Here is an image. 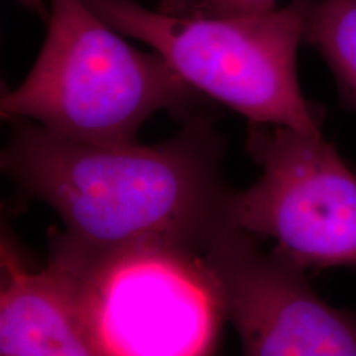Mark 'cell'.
<instances>
[{"label":"cell","instance_id":"cell-1","mask_svg":"<svg viewBox=\"0 0 356 356\" xmlns=\"http://www.w3.org/2000/svg\"><path fill=\"white\" fill-rule=\"evenodd\" d=\"M8 122L3 173L25 195L50 204L63 234L81 246L163 243L203 252L229 225L225 139L202 113L154 145L92 144L25 119Z\"/></svg>","mask_w":356,"mask_h":356},{"label":"cell","instance_id":"cell-2","mask_svg":"<svg viewBox=\"0 0 356 356\" xmlns=\"http://www.w3.org/2000/svg\"><path fill=\"white\" fill-rule=\"evenodd\" d=\"M84 0H50L37 60L0 99L2 118L25 119L66 139L136 144L160 111L190 118L202 95L157 51L134 48Z\"/></svg>","mask_w":356,"mask_h":356},{"label":"cell","instance_id":"cell-3","mask_svg":"<svg viewBox=\"0 0 356 356\" xmlns=\"http://www.w3.org/2000/svg\"><path fill=\"white\" fill-rule=\"evenodd\" d=\"M48 262L102 356H215L226 312L203 252L163 243L92 249L51 229Z\"/></svg>","mask_w":356,"mask_h":356},{"label":"cell","instance_id":"cell-4","mask_svg":"<svg viewBox=\"0 0 356 356\" xmlns=\"http://www.w3.org/2000/svg\"><path fill=\"white\" fill-rule=\"evenodd\" d=\"M119 33L162 55L186 84L249 122L322 132L323 109L307 99L297 55L315 0L236 17L178 15L132 0H84Z\"/></svg>","mask_w":356,"mask_h":356},{"label":"cell","instance_id":"cell-5","mask_svg":"<svg viewBox=\"0 0 356 356\" xmlns=\"http://www.w3.org/2000/svg\"><path fill=\"white\" fill-rule=\"evenodd\" d=\"M246 152L262 168L231 190L228 221L273 239V251L302 270L356 267V173L322 132L249 122Z\"/></svg>","mask_w":356,"mask_h":356},{"label":"cell","instance_id":"cell-6","mask_svg":"<svg viewBox=\"0 0 356 356\" xmlns=\"http://www.w3.org/2000/svg\"><path fill=\"white\" fill-rule=\"evenodd\" d=\"M241 356H356V314L327 304L305 270L228 225L203 251Z\"/></svg>","mask_w":356,"mask_h":356},{"label":"cell","instance_id":"cell-7","mask_svg":"<svg viewBox=\"0 0 356 356\" xmlns=\"http://www.w3.org/2000/svg\"><path fill=\"white\" fill-rule=\"evenodd\" d=\"M0 267V356H102L51 262L29 269L3 236Z\"/></svg>","mask_w":356,"mask_h":356},{"label":"cell","instance_id":"cell-8","mask_svg":"<svg viewBox=\"0 0 356 356\" xmlns=\"http://www.w3.org/2000/svg\"><path fill=\"white\" fill-rule=\"evenodd\" d=\"M305 44L328 65L341 104L356 111V0H315Z\"/></svg>","mask_w":356,"mask_h":356},{"label":"cell","instance_id":"cell-9","mask_svg":"<svg viewBox=\"0 0 356 356\" xmlns=\"http://www.w3.org/2000/svg\"><path fill=\"white\" fill-rule=\"evenodd\" d=\"M275 8V0H198L197 15H254Z\"/></svg>","mask_w":356,"mask_h":356},{"label":"cell","instance_id":"cell-10","mask_svg":"<svg viewBox=\"0 0 356 356\" xmlns=\"http://www.w3.org/2000/svg\"><path fill=\"white\" fill-rule=\"evenodd\" d=\"M159 8L168 13H178V15H197L198 0H160Z\"/></svg>","mask_w":356,"mask_h":356},{"label":"cell","instance_id":"cell-11","mask_svg":"<svg viewBox=\"0 0 356 356\" xmlns=\"http://www.w3.org/2000/svg\"><path fill=\"white\" fill-rule=\"evenodd\" d=\"M19 2L25 8H29L30 12H33L35 15L42 17L44 20L50 15V7H47V2H44V0H19Z\"/></svg>","mask_w":356,"mask_h":356}]
</instances>
